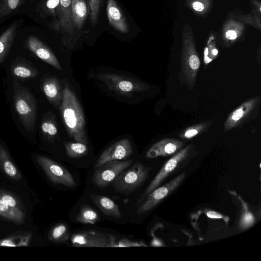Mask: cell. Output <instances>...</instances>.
<instances>
[{"mask_svg": "<svg viewBox=\"0 0 261 261\" xmlns=\"http://www.w3.org/2000/svg\"><path fill=\"white\" fill-rule=\"evenodd\" d=\"M0 168L11 179L20 180L21 174L12 162L7 149L0 144Z\"/></svg>", "mask_w": 261, "mask_h": 261, "instance_id": "cell-18", "label": "cell"}, {"mask_svg": "<svg viewBox=\"0 0 261 261\" xmlns=\"http://www.w3.org/2000/svg\"><path fill=\"white\" fill-rule=\"evenodd\" d=\"M0 216L15 223L21 224L25 215L23 211L10 207L0 199Z\"/></svg>", "mask_w": 261, "mask_h": 261, "instance_id": "cell-22", "label": "cell"}, {"mask_svg": "<svg viewBox=\"0 0 261 261\" xmlns=\"http://www.w3.org/2000/svg\"><path fill=\"white\" fill-rule=\"evenodd\" d=\"M133 153V147L129 139H123L114 142L107 148L98 158L94 168L109 162L126 160Z\"/></svg>", "mask_w": 261, "mask_h": 261, "instance_id": "cell-11", "label": "cell"}, {"mask_svg": "<svg viewBox=\"0 0 261 261\" xmlns=\"http://www.w3.org/2000/svg\"><path fill=\"white\" fill-rule=\"evenodd\" d=\"M229 29L225 32V36L228 40H233L237 38L238 31L232 29V27Z\"/></svg>", "mask_w": 261, "mask_h": 261, "instance_id": "cell-36", "label": "cell"}, {"mask_svg": "<svg viewBox=\"0 0 261 261\" xmlns=\"http://www.w3.org/2000/svg\"><path fill=\"white\" fill-rule=\"evenodd\" d=\"M97 213L91 207L86 205L82 207L76 216L75 221L82 224H95L98 220Z\"/></svg>", "mask_w": 261, "mask_h": 261, "instance_id": "cell-25", "label": "cell"}, {"mask_svg": "<svg viewBox=\"0 0 261 261\" xmlns=\"http://www.w3.org/2000/svg\"><path fill=\"white\" fill-rule=\"evenodd\" d=\"M94 203L106 215L120 218L122 215L118 205L109 198L97 194H91Z\"/></svg>", "mask_w": 261, "mask_h": 261, "instance_id": "cell-17", "label": "cell"}, {"mask_svg": "<svg viewBox=\"0 0 261 261\" xmlns=\"http://www.w3.org/2000/svg\"><path fill=\"white\" fill-rule=\"evenodd\" d=\"M111 238L95 231H83L72 234L71 241L74 247H109Z\"/></svg>", "mask_w": 261, "mask_h": 261, "instance_id": "cell-12", "label": "cell"}, {"mask_svg": "<svg viewBox=\"0 0 261 261\" xmlns=\"http://www.w3.org/2000/svg\"><path fill=\"white\" fill-rule=\"evenodd\" d=\"M150 168L136 162L126 171L119 174L112 182L118 192L129 194L139 188L147 178Z\"/></svg>", "mask_w": 261, "mask_h": 261, "instance_id": "cell-3", "label": "cell"}, {"mask_svg": "<svg viewBox=\"0 0 261 261\" xmlns=\"http://www.w3.org/2000/svg\"><path fill=\"white\" fill-rule=\"evenodd\" d=\"M152 245L153 246H161V245H162V244L160 241H159L156 240H154L152 242Z\"/></svg>", "mask_w": 261, "mask_h": 261, "instance_id": "cell-39", "label": "cell"}, {"mask_svg": "<svg viewBox=\"0 0 261 261\" xmlns=\"http://www.w3.org/2000/svg\"><path fill=\"white\" fill-rule=\"evenodd\" d=\"M42 132L50 136H54L57 135L58 129L55 124L51 120H46L41 124Z\"/></svg>", "mask_w": 261, "mask_h": 261, "instance_id": "cell-32", "label": "cell"}, {"mask_svg": "<svg viewBox=\"0 0 261 261\" xmlns=\"http://www.w3.org/2000/svg\"><path fill=\"white\" fill-rule=\"evenodd\" d=\"M260 103V97L255 96L242 103L227 117L224 130L227 131L245 124L256 117Z\"/></svg>", "mask_w": 261, "mask_h": 261, "instance_id": "cell-7", "label": "cell"}, {"mask_svg": "<svg viewBox=\"0 0 261 261\" xmlns=\"http://www.w3.org/2000/svg\"><path fill=\"white\" fill-rule=\"evenodd\" d=\"M133 160L113 161L106 163L94 171L92 181L99 188L108 186L133 163Z\"/></svg>", "mask_w": 261, "mask_h": 261, "instance_id": "cell-6", "label": "cell"}, {"mask_svg": "<svg viewBox=\"0 0 261 261\" xmlns=\"http://www.w3.org/2000/svg\"><path fill=\"white\" fill-rule=\"evenodd\" d=\"M27 46L41 60L59 70H62L60 62L52 51L36 37L29 36L27 40Z\"/></svg>", "mask_w": 261, "mask_h": 261, "instance_id": "cell-13", "label": "cell"}, {"mask_svg": "<svg viewBox=\"0 0 261 261\" xmlns=\"http://www.w3.org/2000/svg\"><path fill=\"white\" fill-rule=\"evenodd\" d=\"M136 246H141V244L125 239L118 240L115 237H111V243L109 247H129Z\"/></svg>", "mask_w": 261, "mask_h": 261, "instance_id": "cell-31", "label": "cell"}, {"mask_svg": "<svg viewBox=\"0 0 261 261\" xmlns=\"http://www.w3.org/2000/svg\"><path fill=\"white\" fill-rule=\"evenodd\" d=\"M206 215L208 217L211 218L219 219L222 218V216L220 214L214 211L208 212H207Z\"/></svg>", "mask_w": 261, "mask_h": 261, "instance_id": "cell-38", "label": "cell"}, {"mask_svg": "<svg viewBox=\"0 0 261 261\" xmlns=\"http://www.w3.org/2000/svg\"><path fill=\"white\" fill-rule=\"evenodd\" d=\"M91 22L93 27L97 23L102 0H88Z\"/></svg>", "mask_w": 261, "mask_h": 261, "instance_id": "cell-27", "label": "cell"}, {"mask_svg": "<svg viewBox=\"0 0 261 261\" xmlns=\"http://www.w3.org/2000/svg\"><path fill=\"white\" fill-rule=\"evenodd\" d=\"M65 147L67 155L71 158H77L86 155L88 152L87 144L80 142H66Z\"/></svg>", "mask_w": 261, "mask_h": 261, "instance_id": "cell-24", "label": "cell"}, {"mask_svg": "<svg viewBox=\"0 0 261 261\" xmlns=\"http://www.w3.org/2000/svg\"><path fill=\"white\" fill-rule=\"evenodd\" d=\"M182 145L183 142L180 140L164 139L152 145L145 156L149 159L169 156L179 150Z\"/></svg>", "mask_w": 261, "mask_h": 261, "instance_id": "cell-15", "label": "cell"}, {"mask_svg": "<svg viewBox=\"0 0 261 261\" xmlns=\"http://www.w3.org/2000/svg\"><path fill=\"white\" fill-rule=\"evenodd\" d=\"M42 89L47 99L52 105L58 106L60 104L62 91L60 84L57 79H46L43 84Z\"/></svg>", "mask_w": 261, "mask_h": 261, "instance_id": "cell-19", "label": "cell"}, {"mask_svg": "<svg viewBox=\"0 0 261 261\" xmlns=\"http://www.w3.org/2000/svg\"><path fill=\"white\" fill-rule=\"evenodd\" d=\"M97 77L109 90L119 95L129 96L135 92L145 91L149 89L146 84L123 75L101 73Z\"/></svg>", "mask_w": 261, "mask_h": 261, "instance_id": "cell-5", "label": "cell"}, {"mask_svg": "<svg viewBox=\"0 0 261 261\" xmlns=\"http://www.w3.org/2000/svg\"><path fill=\"white\" fill-rule=\"evenodd\" d=\"M208 124L205 123H202L197 125L189 127L184 130L180 134V137L183 139L192 138L200 133L202 132L205 129L207 128Z\"/></svg>", "mask_w": 261, "mask_h": 261, "instance_id": "cell-29", "label": "cell"}, {"mask_svg": "<svg viewBox=\"0 0 261 261\" xmlns=\"http://www.w3.org/2000/svg\"><path fill=\"white\" fill-rule=\"evenodd\" d=\"M185 176L186 173H181L165 185L153 190L147 195L145 201L137 210V214H144L152 210L178 187Z\"/></svg>", "mask_w": 261, "mask_h": 261, "instance_id": "cell-10", "label": "cell"}, {"mask_svg": "<svg viewBox=\"0 0 261 261\" xmlns=\"http://www.w3.org/2000/svg\"><path fill=\"white\" fill-rule=\"evenodd\" d=\"M191 6L195 11L202 12L208 7V1L195 0L191 3Z\"/></svg>", "mask_w": 261, "mask_h": 261, "instance_id": "cell-34", "label": "cell"}, {"mask_svg": "<svg viewBox=\"0 0 261 261\" xmlns=\"http://www.w3.org/2000/svg\"><path fill=\"white\" fill-rule=\"evenodd\" d=\"M36 161L52 182L70 188L76 186L72 175L56 162L41 155L36 156Z\"/></svg>", "mask_w": 261, "mask_h": 261, "instance_id": "cell-8", "label": "cell"}, {"mask_svg": "<svg viewBox=\"0 0 261 261\" xmlns=\"http://www.w3.org/2000/svg\"><path fill=\"white\" fill-rule=\"evenodd\" d=\"M69 237V232L66 225L60 223L52 228L49 233L48 238L53 242H65Z\"/></svg>", "mask_w": 261, "mask_h": 261, "instance_id": "cell-26", "label": "cell"}, {"mask_svg": "<svg viewBox=\"0 0 261 261\" xmlns=\"http://www.w3.org/2000/svg\"><path fill=\"white\" fill-rule=\"evenodd\" d=\"M71 10L75 28L81 29L89 12L85 0H71Z\"/></svg>", "mask_w": 261, "mask_h": 261, "instance_id": "cell-20", "label": "cell"}, {"mask_svg": "<svg viewBox=\"0 0 261 261\" xmlns=\"http://www.w3.org/2000/svg\"><path fill=\"white\" fill-rule=\"evenodd\" d=\"M28 0H20V4H22Z\"/></svg>", "mask_w": 261, "mask_h": 261, "instance_id": "cell-40", "label": "cell"}, {"mask_svg": "<svg viewBox=\"0 0 261 261\" xmlns=\"http://www.w3.org/2000/svg\"><path fill=\"white\" fill-rule=\"evenodd\" d=\"M0 199L10 207L22 210L21 205L18 199L12 194L5 191L0 190Z\"/></svg>", "mask_w": 261, "mask_h": 261, "instance_id": "cell-30", "label": "cell"}, {"mask_svg": "<svg viewBox=\"0 0 261 261\" xmlns=\"http://www.w3.org/2000/svg\"><path fill=\"white\" fill-rule=\"evenodd\" d=\"M107 12L111 26L122 33H128L129 25L116 0H108Z\"/></svg>", "mask_w": 261, "mask_h": 261, "instance_id": "cell-16", "label": "cell"}, {"mask_svg": "<svg viewBox=\"0 0 261 261\" xmlns=\"http://www.w3.org/2000/svg\"><path fill=\"white\" fill-rule=\"evenodd\" d=\"M14 101L16 113L23 126L32 131L36 120V105L31 93L19 86L14 88Z\"/></svg>", "mask_w": 261, "mask_h": 261, "instance_id": "cell-2", "label": "cell"}, {"mask_svg": "<svg viewBox=\"0 0 261 261\" xmlns=\"http://www.w3.org/2000/svg\"><path fill=\"white\" fill-rule=\"evenodd\" d=\"M192 144H189L181 149L164 164L161 169L145 191L143 197L146 196L156 188L176 168L179 167L184 163V161L187 160L192 150Z\"/></svg>", "mask_w": 261, "mask_h": 261, "instance_id": "cell-9", "label": "cell"}, {"mask_svg": "<svg viewBox=\"0 0 261 261\" xmlns=\"http://www.w3.org/2000/svg\"><path fill=\"white\" fill-rule=\"evenodd\" d=\"M17 23L12 24L0 35V63L7 55L15 38Z\"/></svg>", "mask_w": 261, "mask_h": 261, "instance_id": "cell-21", "label": "cell"}, {"mask_svg": "<svg viewBox=\"0 0 261 261\" xmlns=\"http://www.w3.org/2000/svg\"><path fill=\"white\" fill-rule=\"evenodd\" d=\"M14 74L18 77L28 78L33 77L34 75V72L26 67L17 66L13 69Z\"/></svg>", "mask_w": 261, "mask_h": 261, "instance_id": "cell-33", "label": "cell"}, {"mask_svg": "<svg viewBox=\"0 0 261 261\" xmlns=\"http://www.w3.org/2000/svg\"><path fill=\"white\" fill-rule=\"evenodd\" d=\"M253 220L254 219L252 215L249 213L245 214L243 218V222L244 224L249 225L253 222Z\"/></svg>", "mask_w": 261, "mask_h": 261, "instance_id": "cell-37", "label": "cell"}, {"mask_svg": "<svg viewBox=\"0 0 261 261\" xmlns=\"http://www.w3.org/2000/svg\"><path fill=\"white\" fill-rule=\"evenodd\" d=\"M20 5V0H0V18L10 14Z\"/></svg>", "mask_w": 261, "mask_h": 261, "instance_id": "cell-28", "label": "cell"}, {"mask_svg": "<svg viewBox=\"0 0 261 261\" xmlns=\"http://www.w3.org/2000/svg\"><path fill=\"white\" fill-rule=\"evenodd\" d=\"M60 4V0H47L45 3V8L47 11L54 14L55 13V9H57Z\"/></svg>", "mask_w": 261, "mask_h": 261, "instance_id": "cell-35", "label": "cell"}, {"mask_svg": "<svg viewBox=\"0 0 261 261\" xmlns=\"http://www.w3.org/2000/svg\"><path fill=\"white\" fill-rule=\"evenodd\" d=\"M31 234L20 233L0 240V247H18L29 245Z\"/></svg>", "mask_w": 261, "mask_h": 261, "instance_id": "cell-23", "label": "cell"}, {"mask_svg": "<svg viewBox=\"0 0 261 261\" xmlns=\"http://www.w3.org/2000/svg\"><path fill=\"white\" fill-rule=\"evenodd\" d=\"M56 12L57 20L53 24V27L69 33H72L75 26L71 10V0H60Z\"/></svg>", "mask_w": 261, "mask_h": 261, "instance_id": "cell-14", "label": "cell"}, {"mask_svg": "<svg viewBox=\"0 0 261 261\" xmlns=\"http://www.w3.org/2000/svg\"><path fill=\"white\" fill-rule=\"evenodd\" d=\"M60 110L69 137L75 142L87 144L84 112L75 94L67 84L62 91Z\"/></svg>", "mask_w": 261, "mask_h": 261, "instance_id": "cell-1", "label": "cell"}, {"mask_svg": "<svg viewBox=\"0 0 261 261\" xmlns=\"http://www.w3.org/2000/svg\"><path fill=\"white\" fill-rule=\"evenodd\" d=\"M200 65V60L196 51L192 34L184 33L181 68L184 79L191 85H194Z\"/></svg>", "mask_w": 261, "mask_h": 261, "instance_id": "cell-4", "label": "cell"}]
</instances>
